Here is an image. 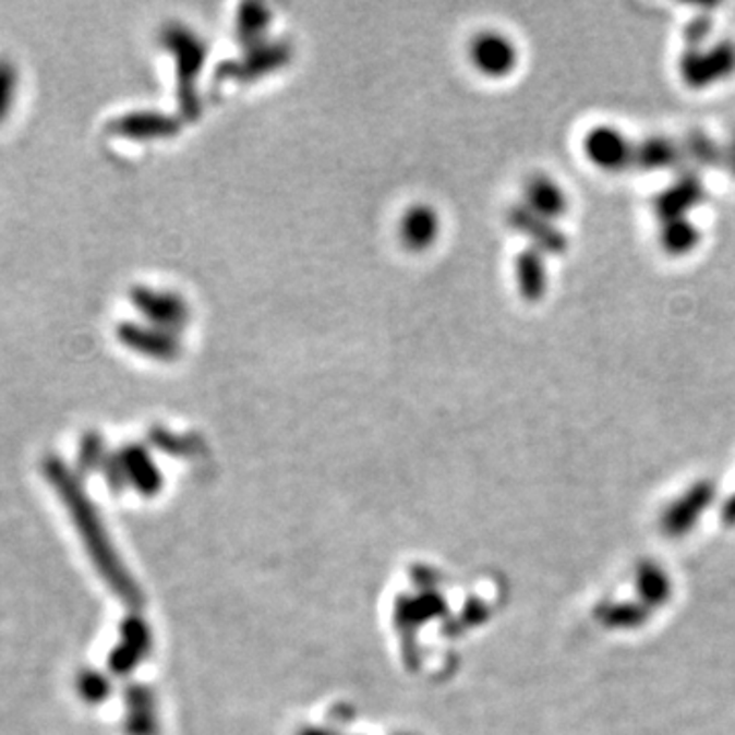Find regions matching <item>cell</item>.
I'll list each match as a JSON object with an SVG mask.
<instances>
[{
    "instance_id": "cell-1",
    "label": "cell",
    "mask_w": 735,
    "mask_h": 735,
    "mask_svg": "<svg viewBox=\"0 0 735 735\" xmlns=\"http://www.w3.org/2000/svg\"><path fill=\"white\" fill-rule=\"evenodd\" d=\"M160 44L177 60L178 107L186 121L201 117V98L196 91V79L205 65L207 46L205 41L186 29L184 25H168L160 35Z\"/></svg>"
},
{
    "instance_id": "cell-2",
    "label": "cell",
    "mask_w": 735,
    "mask_h": 735,
    "mask_svg": "<svg viewBox=\"0 0 735 735\" xmlns=\"http://www.w3.org/2000/svg\"><path fill=\"white\" fill-rule=\"evenodd\" d=\"M292 58V48L287 41H260L256 46L245 48L240 60L224 62L217 68V81L252 82L268 76L282 65H287Z\"/></svg>"
},
{
    "instance_id": "cell-3",
    "label": "cell",
    "mask_w": 735,
    "mask_h": 735,
    "mask_svg": "<svg viewBox=\"0 0 735 735\" xmlns=\"http://www.w3.org/2000/svg\"><path fill=\"white\" fill-rule=\"evenodd\" d=\"M131 303L149 321V325L177 334L191 320V309L182 297L154 288L135 287L129 292Z\"/></svg>"
},
{
    "instance_id": "cell-4",
    "label": "cell",
    "mask_w": 735,
    "mask_h": 735,
    "mask_svg": "<svg viewBox=\"0 0 735 735\" xmlns=\"http://www.w3.org/2000/svg\"><path fill=\"white\" fill-rule=\"evenodd\" d=\"M735 70V46L721 44L715 48H692L680 60V74L690 86L704 88L727 79Z\"/></svg>"
},
{
    "instance_id": "cell-5",
    "label": "cell",
    "mask_w": 735,
    "mask_h": 735,
    "mask_svg": "<svg viewBox=\"0 0 735 735\" xmlns=\"http://www.w3.org/2000/svg\"><path fill=\"white\" fill-rule=\"evenodd\" d=\"M117 337L131 352L158 360V362H174L182 353V346L178 341L177 334L154 327V325L123 321L117 327Z\"/></svg>"
},
{
    "instance_id": "cell-6",
    "label": "cell",
    "mask_w": 735,
    "mask_h": 735,
    "mask_svg": "<svg viewBox=\"0 0 735 735\" xmlns=\"http://www.w3.org/2000/svg\"><path fill=\"white\" fill-rule=\"evenodd\" d=\"M470 60L480 74L489 79H505L517 68L519 51L511 37L498 32H484L472 39Z\"/></svg>"
},
{
    "instance_id": "cell-7",
    "label": "cell",
    "mask_w": 735,
    "mask_h": 735,
    "mask_svg": "<svg viewBox=\"0 0 735 735\" xmlns=\"http://www.w3.org/2000/svg\"><path fill=\"white\" fill-rule=\"evenodd\" d=\"M182 129V121L172 115L156 111L125 112L112 119L107 131L115 137H123L131 142H152L174 137Z\"/></svg>"
},
{
    "instance_id": "cell-8",
    "label": "cell",
    "mask_w": 735,
    "mask_h": 735,
    "mask_svg": "<svg viewBox=\"0 0 735 735\" xmlns=\"http://www.w3.org/2000/svg\"><path fill=\"white\" fill-rule=\"evenodd\" d=\"M713 501V484L697 482L690 486L685 495L676 498L671 507L662 515V529L666 535L680 538L697 526V519L703 515L709 503Z\"/></svg>"
},
{
    "instance_id": "cell-9",
    "label": "cell",
    "mask_w": 735,
    "mask_h": 735,
    "mask_svg": "<svg viewBox=\"0 0 735 735\" xmlns=\"http://www.w3.org/2000/svg\"><path fill=\"white\" fill-rule=\"evenodd\" d=\"M509 224L533 243L531 248L540 250L542 254L559 256L568 250V238L559 231L558 225L535 215L526 205H517L509 210Z\"/></svg>"
},
{
    "instance_id": "cell-10",
    "label": "cell",
    "mask_w": 735,
    "mask_h": 735,
    "mask_svg": "<svg viewBox=\"0 0 735 735\" xmlns=\"http://www.w3.org/2000/svg\"><path fill=\"white\" fill-rule=\"evenodd\" d=\"M568 205V194L554 178L535 174L526 182V207L547 221L564 217Z\"/></svg>"
},
{
    "instance_id": "cell-11",
    "label": "cell",
    "mask_w": 735,
    "mask_h": 735,
    "mask_svg": "<svg viewBox=\"0 0 735 735\" xmlns=\"http://www.w3.org/2000/svg\"><path fill=\"white\" fill-rule=\"evenodd\" d=\"M515 282L528 303H540L547 290V266L544 254L535 248L523 250L515 260Z\"/></svg>"
},
{
    "instance_id": "cell-12",
    "label": "cell",
    "mask_w": 735,
    "mask_h": 735,
    "mask_svg": "<svg viewBox=\"0 0 735 735\" xmlns=\"http://www.w3.org/2000/svg\"><path fill=\"white\" fill-rule=\"evenodd\" d=\"M439 217L430 205H415L409 208L400 221V240L405 248L413 252H423L437 240Z\"/></svg>"
},
{
    "instance_id": "cell-13",
    "label": "cell",
    "mask_w": 735,
    "mask_h": 735,
    "mask_svg": "<svg viewBox=\"0 0 735 735\" xmlns=\"http://www.w3.org/2000/svg\"><path fill=\"white\" fill-rule=\"evenodd\" d=\"M273 23V13L266 4L245 2L238 11V37L245 48L264 41V33Z\"/></svg>"
},
{
    "instance_id": "cell-14",
    "label": "cell",
    "mask_w": 735,
    "mask_h": 735,
    "mask_svg": "<svg viewBox=\"0 0 735 735\" xmlns=\"http://www.w3.org/2000/svg\"><path fill=\"white\" fill-rule=\"evenodd\" d=\"M636 585L640 591L641 599L650 605V607H660L664 601H668L671 597V578L666 573L658 566V564H641L638 576H636Z\"/></svg>"
},
{
    "instance_id": "cell-15",
    "label": "cell",
    "mask_w": 735,
    "mask_h": 735,
    "mask_svg": "<svg viewBox=\"0 0 735 735\" xmlns=\"http://www.w3.org/2000/svg\"><path fill=\"white\" fill-rule=\"evenodd\" d=\"M19 88V68L7 56H0V125L9 119Z\"/></svg>"
},
{
    "instance_id": "cell-16",
    "label": "cell",
    "mask_w": 735,
    "mask_h": 735,
    "mask_svg": "<svg viewBox=\"0 0 735 735\" xmlns=\"http://www.w3.org/2000/svg\"><path fill=\"white\" fill-rule=\"evenodd\" d=\"M646 609L643 605H636V603H615V605H607L601 609L599 619L609 627H638L643 624L646 619Z\"/></svg>"
},
{
    "instance_id": "cell-17",
    "label": "cell",
    "mask_w": 735,
    "mask_h": 735,
    "mask_svg": "<svg viewBox=\"0 0 735 735\" xmlns=\"http://www.w3.org/2000/svg\"><path fill=\"white\" fill-rule=\"evenodd\" d=\"M107 451H105V444L103 437L95 432L84 433L81 439V448H79V463L82 470L91 472L96 470L100 463L107 462Z\"/></svg>"
},
{
    "instance_id": "cell-18",
    "label": "cell",
    "mask_w": 735,
    "mask_h": 735,
    "mask_svg": "<svg viewBox=\"0 0 735 735\" xmlns=\"http://www.w3.org/2000/svg\"><path fill=\"white\" fill-rule=\"evenodd\" d=\"M81 688L86 697L95 699V697H100V692H103V683L96 676H84L81 680Z\"/></svg>"
},
{
    "instance_id": "cell-19",
    "label": "cell",
    "mask_w": 735,
    "mask_h": 735,
    "mask_svg": "<svg viewBox=\"0 0 735 735\" xmlns=\"http://www.w3.org/2000/svg\"><path fill=\"white\" fill-rule=\"evenodd\" d=\"M723 521L727 526H735V495L725 503V509H723Z\"/></svg>"
}]
</instances>
